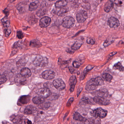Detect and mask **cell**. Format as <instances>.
I'll return each mask as SVG.
<instances>
[{"label": "cell", "instance_id": "obj_29", "mask_svg": "<svg viewBox=\"0 0 124 124\" xmlns=\"http://www.w3.org/2000/svg\"><path fill=\"white\" fill-rule=\"evenodd\" d=\"M1 21H2V23L3 26L5 27L8 28L10 26V21L9 19L8 18V17H5V18H3L1 20Z\"/></svg>", "mask_w": 124, "mask_h": 124}, {"label": "cell", "instance_id": "obj_25", "mask_svg": "<svg viewBox=\"0 0 124 124\" xmlns=\"http://www.w3.org/2000/svg\"><path fill=\"white\" fill-rule=\"evenodd\" d=\"M42 44L37 40H31L30 43V46L32 47L39 48L42 46Z\"/></svg>", "mask_w": 124, "mask_h": 124}, {"label": "cell", "instance_id": "obj_26", "mask_svg": "<svg viewBox=\"0 0 124 124\" xmlns=\"http://www.w3.org/2000/svg\"><path fill=\"white\" fill-rule=\"evenodd\" d=\"M83 43L82 41H78L75 42L74 44L71 47L72 50H77L80 48Z\"/></svg>", "mask_w": 124, "mask_h": 124}, {"label": "cell", "instance_id": "obj_45", "mask_svg": "<svg viewBox=\"0 0 124 124\" xmlns=\"http://www.w3.org/2000/svg\"><path fill=\"white\" fill-rule=\"evenodd\" d=\"M8 2H9L11 3H12L14 1H16V0H8Z\"/></svg>", "mask_w": 124, "mask_h": 124}, {"label": "cell", "instance_id": "obj_13", "mask_svg": "<svg viewBox=\"0 0 124 124\" xmlns=\"http://www.w3.org/2000/svg\"><path fill=\"white\" fill-rule=\"evenodd\" d=\"M108 23L111 28L114 29L117 28L120 25L118 19L113 17H111L109 19Z\"/></svg>", "mask_w": 124, "mask_h": 124}, {"label": "cell", "instance_id": "obj_32", "mask_svg": "<svg viewBox=\"0 0 124 124\" xmlns=\"http://www.w3.org/2000/svg\"><path fill=\"white\" fill-rule=\"evenodd\" d=\"M114 3L119 7L124 6V0H114Z\"/></svg>", "mask_w": 124, "mask_h": 124}, {"label": "cell", "instance_id": "obj_17", "mask_svg": "<svg viewBox=\"0 0 124 124\" xmlns=\"http://www.w3.org/2000/svg\"><path fill=\"white\" fill-rule=\"evenodd\" d=\"M96 95L98 96L106 98L108 96V92L107 90L105 89H100L96 91Z\"/></svg>", "mask_w": 124, "mask_h": 124}, {"label": "cell", "instance_id": "obj_38", "mask_svg": "<svg viewBox=\"0 0 124 124\" xmlns=\"http://www.w3.org/2000/svg\"><path fill=\"white\" fill-rule=\"evenodd\" d=\"M17 37L19 39H22L24 37V35L22 31H19L17 32Z\"/></svg>", "mask_w": 124, "mask_h": 124}, {"label": "cell", "instance_id": "obj_18", "mask_svg": "<svg viewBox=\"0 0 124 124\" xmlns=\"http://www.w3.org/2000/svg\"><path fill=\"white\" fill-rule=\"evenodd\" d=\"M95 66H93V65H88L87 67H86L83 73L81 75V77H80V80L84 79V78L85 77V76L91 70H92L93 68H94Z\"/></svg>", "mask_w": 124, "mask_h": 124}, {"label": "cell", "instance_id": "obj_46", "mask_svg": "<svg viewBox=\"0 0 124 124\" xmlns=\"http://www.w3.org/2000/svg\"><path fill=\"white\" fill-rule=\"evenodd\" d=\"M49 1H51H51H55V0H49Z\"/></svg>", "mask_w": 124, "mask_h": 124}, {"label": "cell", "instance_id": "obj_19", "mask_svg": "<svg viewBox=\"0 0 124 124\" xmlns=\"http://www.w3.org/2000/svg\"><path fill=\"white\" fill-rule=\"evenodd\" d=\"M21 74L25 78H29L31 75V72L28 68H24L21 70Z\"/></svg>", "mask_w": 124, "mask_h": 124}, {"label": "cell", "instance_id": "obj_41", "mask_svg": "<svg viewBox=\"0 0 124 124\" xmlns=\"http://www.w3.org/2000/svg\"><path fill=\"white\" fill-rule=\"evenodd\" d=\"M82 101L86 103H91L90 101V99L87 97H84L82 99Z\"/></svg>", "mask_w": 124, "mask_h": 124}, {"label": "cell", "instance_id": "obj_14", "mask_svg": "<svg viewBox=\"0 0 124 124\" xmlns=\"http://www.w3.org/2000/svg\"><path fill=\"white\" fill-rule=\"evenodd\" d=\"M54 11L55 14L59 16H63L68 13L69 9L66 7H63L62 8H57Z\"/></svg>", "mask_w": 124, "mask_h": 124}, {"label": "cell", "instance_id": "obj_47", "mask_svg": "<svg viewBox=\"0 0 124 124\" xmlns=\"http://www.w3.org/2000/svg\"><path fill=\"white\" fill-rule=\"evenodd\" d=\"M101 0V1H103V0Z\"/></svg>", "mask_w": 124, "mask_h": 124}, {"label": "cell", "instance_id": "obj_8", "mask_svg": "<svg viewBox=\"0 0 124 124\" xmlns=\"http://www.w3.org/2000/svg\"><path fill=\"white\" fill-rule=\"evenodd\" d=\"M87 13L84 10H81L78 13L76 16L77 21L78 23H82L85 22L87 18Z\"/></svg>", "mask_w": 124, "mask_h": 124}, {"label": "cell", "instance_id": "obj_6", "mask_svg": "<svg viewBox=\"0 0 124 124\" xmlns=\"http://www.w3.org/2000/svg\"><path fill=\"white\" fill-rule=\"evenodd\" d=\"M24 117L20 115H14L10 117V120L13 123L16 124H22L25 123V120Z\"/></svg>", "mask_w": 124, "mask_h": 124}, {"label": "cell", "instance_id": "obj_34", "mask_svg": "<svg viewBox=\"0 0 124 124\" xmlns=\"http://www.w3.org/2000/svg\"><path fill=\"white\" fill-rule=\"evenodd\" d=\"M59 97V96L58 94L56 93H53L52 95H51L50 96L48 97V99L50 100H55L58 99Z\"/></svg>", "mask_w": 124, "mask_h": 124}, {"label": "cell", "instance_id": "obj_37", "mask_svg": "<svg viewBox=\"0 0 124 124\" xmlns=\"http://www.w3.org/2000/svg\"><path fill=\"white\" fill-rule=\"evenodd\" d=\"M82 63L80 62L77 61H74L73 62L72 65L73 67L75 68H78L80 67V65L82 64Z\"/></svg>", "mask_w": 124, "mask_h": 124}, {"label": "cell", "instance_id": "obj_21", "mask_svg": "<svg viewBox=\"0 0 124 124\" xmlns=\"http://www.w3.org/2000/svg\"><path fill=\"white\" fill-rule=\"evenodd\" d=\"M36 109L33 106L31 105L27 106L24 110V114L27 115L31 114L35 111Z\"/></svg>", "mask_w": 124, "mask_h": 124}, {"label": "cell", "instance_id": "obj_4", "mask_svg": "<svg viewBox=\"0 0 124 124\" xmlns=\"http://www.w3.org/2000/svg\"><path fill=\"white\" fill-rule=\"evenodd\" d=\"M75 19L74 18L70 16H67L64 17L62 21L63 26L66 29H70L74 26L75 24Z\"/></svg>", "mask_w": 124, "mask_h": 124}, {"label": "cell", "instance_id": "obj_11", "mask_svg": "<svg viewBox=\"0 0 124 124\" xmlns=\"http://www.w3.org/2000/svg\"><path fill=\"white\" fill-rule=\"evenodd\" d=\"M37 93L39 96L44 98H48L51 94L50 90L47 88L39 89Z\"/></svg>", "mask_w": 124, "mask_h": 124}, {"label": "cell", "instance_id": "obj_36", "mask_svg": "<svg viewBox=\"0 0 124 124\" xmlns=\"http://www.w3.org/2000/svg\"><path fill=\"white\" fill-rule=\"evenodd\" d=\"M7 78L5 75H0V83L2 84L5 83L7 81Z\"/></svg>", "mask_w": 124, "mask_h": 124}, {"label": "cell", "instance_id": "obj_23", "mask_svg": "<svg viewBox=\"0 0 124 124\" xmlns=\"http://www.w3.org/2000/svg\"><path fill=\"white\" fill-rule=\"evenodd\" d=\"M16 8L19 13L23 14L26 11V5L23 3H21L17 6Z\"/></svg>", "mask_w": 124, "mask_h": 124}, {"label": "cell", "instance_id": "obj_40", "mask_svg": "<svg viewBox=\"0 0 124 124\" xmlns=\"http://www.w3.org/2000/svg\"><path fill=\"white\" fill-rule=\"evenodd\" d=\"M87 42L88 44L90 45H93L95 44V41L92 38H88L87 40Z\"/></svg>", "mask_w": 124, "mask_h": 124}, {"label": "cell", "instance_id": "obj_24", "mask_svg": "<svg viewBox=\"0 0 124 124\" xmlns=\"http://www.w3.org/2000/svg\"><path fill=\"white\" fill-rule=\"evenodd\" d=\"M74 119L80 122H85L87 120L86 118L82 116L78 112H75L74 115Z\"/></svg>", "mask_w": 124, "mask_h": 124}, {"label": "cell", "instance_id": "obj_20", "mask_svg": "<svg viewBox=\"0 0 124 124\" xmlns=\"http://www.w3.org/2000/svg\"><path fill=\"white\" fill-rule=\"evenodd\" d=\"M67 4L66 0H59L55 3V6L56 8H62L66 7Z\"/></svg>", "mask_w": 124, "mask_h": 124}, {"label": "cell", "instance_id": "obj_1", "mask_svg": "<svg viewBox=\"0 0 124 124\" xmlns=\"http://www.w3.org/2000/svg\"><path fill=\"white\" fill-rule=\"evenodd\" d=\"M104 85V81L101 78L98 77L93 78L88 81L85 85V90L88 91L94 90L97 89L98 86Z\"/></svg>", "mask_w": 124, "mask_h": 124}, {"label": "cell", "instance_id": "obj_43", "mask_svg": "<svg viewBox=\"0 0 124 124\" xmlns=\"http://www.w3.org/2000/svg\"><path fill=\"white\" fill-rule=\"evenodd\" d=\"M117 52H112V53H110V54H109V55L110 56H114V55H115V54Z\"/></svg>", "mask_w": 124, "mask_h": 124}, {"label": "cell", "instance_id": "obj_33", "mask_svg": "<svg viewBox=\"0 0 124 124\" xmlns=\"http://www.w3.org/2000/svg\"><path fill=\"white\" fill-rule=\"evenodd\" d=\"M46 10L44 9H40L37 12V14L38 16L40 17L46 14Z\"/></svg>", "mask_w": 124, "mask_h": 124}, {"label": "cell", "instance_id": "obj_35", "mask_svg": "<svg viewBox=\"0 0 124 124\" xmlns=\"http://www.w3.org/2000/svg\"><path fill=\"white\" fill-rule=\"evenodd\" d=\"M113 42H114V40H110L109 39L106 40V41H105L104 43V46L105 47H108V46H109L111 44H112Z\"/></svg>", "mask_w": 124, "mask_h": 124}, {"label": "cell", "instance_id": "obj_12", "mask_svg": "<svg viewBox=\"0 0 124 124\" xmlns=\"http://www.w3.org/2000/svg\"><path fill=\"white\" fill-rule=\"evenodd\" d=\"M42 76L43 78L46 79L51 80L55 78V74L52 70H47L43 72Z\"/></svg>", "mask_w": 124, "mask_h": 124}, {"label": "cell", "instance_id": "obj_5", "mask_svg": "<svg viewBox=\"0 0 124 124\" xmlns=\"http://www.w3.org/2000/svg\"><path fill=\"white\" fill-rule=\"evenodd\" d=\"M93 101L98 104L102 106H107L110 103L109 100L104 97L96 96L93 98Z\"/></svg>", "mask_w": 124, "mask_h": 124}, {"label": "cell", "instance_id": "obj_31", "mask_svg": "<svg viewBox=\"0 0 124 124\" xmlns=\"http://www.w3.org/2000/svg\"><path fill=\"white\" fill-rule=\"evenodd\" d=\"M50 103L49 102L45 103H43L41 104H39V108L41 109L46 110V109H48L50 107Z\"/></svg>", "mask_w": 124, "mask_h": 124}, {"label": "cell", "instance_id": "obj_22", "mask_svg": "<svg viewBox=\"0 0 124 124\" xmlns=\"http://www.w3.org/2000/svg\"><path fill=\"white\" fill-rule=\"evenodd\" d=\"M45 99L44 98L40 96H36L34 97L32 99V101L34 103L36 104H41L45 102Z\"/></svg>", "mask_w": 124, "mask_h": 124}, {"label": "cell", "instance_id": "obj_44", "mask_svg": "<svg viewBox=\"0 0 124 124\" xmlns=\"http://www.w3.org/2000/svg\"><path fill=\"white\" fill-rule=\"evenodd\" d=\"M25 123H27V124H31L32 122L31 121H30L28 119L25 120Z\"/></svg>", "mask_w": 124, "mask_h": 124}, {"label": "cell", "instance_id": "obj_10", "mask_svg": "<svg viewBox=\"0 0 124 124\" xmlns=\"http://www.w3.org/2000/svg\"><path fill=\"white\" fill-rule=\"evenodd\" d=\"M15 82L16 84L18 86L24 85L26 84V78L22 75L21 74H18L15 77Z\"/></svg>", "mask_w": 124, "mask_h": 124}, {"label": "cell", "instance_id": "obj_9", "mask_svg": "<svg viewBox=\"0 0 124 124\" xmlns=\"http://www.w3.org/2000/svg\"><path fill=\"white\" fill-rule=\"evenodd\" d=\"M51 19L48 16H45L41 19L39 21V26L42 28L48 27L50 24Z\"/></svg>", "mask_w": 124, "mask_h": 124}, {"label": "cell", "instance_id": "obj_3", "mask_svg": "<svg viewBox=\"0 0 124 124\" xmlns=\"http://www.w3.org/2000/svg\"><path fill=\"white\" fill-rule=\"evenodd\" d=\"M48 61L47 58L46 57L38 56L35 58L33 61L34 65L36 66L43 67L47 66L48 64Z\"/></svg>", "mask_w": 124, "mask_h": 124}, {"label": "cell", "instance_id": "obj_15", "mask_svg": "<svg viewBox=\"0 0 124 124\" xmlns=\"http://www.w3.org/2000/svg\"><path fill=\"white\" fill-rule=\"evenodd\" d=\"M114 8V3L111 0H109L104 5V10L106 13L111 12Z\"/></svg>", "mask_w": 124, "mask_h": 124}, {"label": "cell", "instance_id": "obj_7", "mask_svg": "<svg viewBox=\"0 0 124 124\" xmlns=\"http://www.w3.org/2000/svg\"><path fill=\"white\" fill-rule=\"evenodd\" d=\"M53 84L54 87L59 91H62L65 89L66 85L64 81L60 78L56 79L53 81Z\"/></svg>", "mask_w": 124, "mask_h": 124}, {"label": "cell", "instance_id": "obj_28", "mask_svg": "<svg viewBox=\"0 0 124 124\" xmlns=\"http://www.w3.org/2000/svg\"><path fill=\"white\" fill-rule=\"evenodd\" d=\"M102 77L103 80L106 82H110L112 79V76L109 74L107 73L103 74L102 75Z\"/></svg>", "mask_w": 124, "mask_h": 124}, {"label": "cell", "instance_id": "obj_2", "mask_svg": "<svg viewBox=\"0 0 124 124\" xmlns=\"http://www.w3.org/2000/svg\"><path fill=\"white\" fill-rule=\"evenodd\" d=\"M91 114L92 116L95 118H104L106 116L107 111L101 108H99L93 110Z\"/></svg>", "mask_w": 124, "mask_h": 124}, {"label": "cell", "instance_id": "obj_16", "mask_svg": "<svg viewBox=\"0 0 124 124\" xmlns=\"http://www.w3.org/2000/svg\"><path fill=\"white\" fill-rule=\"evenodd\" d=\"M77 82V78L75 75H72L70 79V91L73 92L74 90L75 85Z\"/></svg>", "mask_w": 124, "mask_h": 124}, {"label": "cell", "instance_id": "obj_42", "mask_svg": "<svg viewBox=\"0 0 124 124\" xmlns=\"http://www.w3.org/2000/svg\"><path fill=\"white\" fill-rule=\"evenodd\" d=\"M69 69L70 71L71 74H73L74 73V72L75 71V69L74 67H69Z\"/></svg>", "mask_w": 124, "mask_h": 124}, {"label": "cell", "instance_id": "obj_30", "mask_svg": "<svg viewBox=\"0 0 124 124\" xmlns=\"http://www.w3.org/2000/svg\"><path fill=\"white\" fill-rule=\"evenodd\" d=\"M38 7L37 4L35 2H32L29 6V10L30 11H34Z\"/></svg>", "mask_w": 124, "mask_h": 124}, {"label": "cell", "instance_id": "obj_27", "mask_svg": "<svg viewBox=\"0 0 124 124\" xmlns=\"http://www.w3.org/2000/svg\"><path fill=\"white\" fill-rule=\"evenodd\" d=\"M113 69L118 70L120 72L124 71V67L122 65L121 62H119L114 65L113 67Z\"/></svg>", "mask_w": 124, "mask_h": 124}, {"label": "cell", "instance_id": "obj_39", "mask_svg": "<svg viewBox=\"0 0 124 124\" xmlns=\"http://www.w3.org/2000/svg\"><path fill=\"white\" fill-rule=\"evenodd\" d=\"M11 30L10 29H6L5 30V35L6 37H8L11 33Z\"/></svg>", "mask_w": 124, "mask_h": 124}]
</instances>
